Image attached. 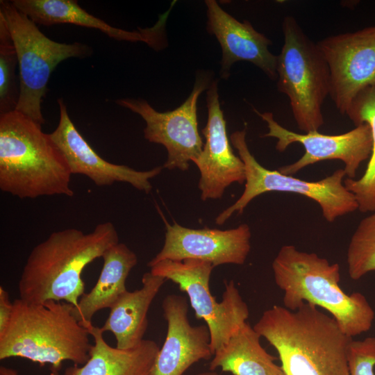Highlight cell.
Returning <instances> with one entry per match:
<instances>
[{
	"label": "cell",
	"instance_id": "obj_1",
	"mask_svg": "<svg viewBox=\"0 0 375 375\" xmlns=\"http://www.w3.org/2000/svg\"><path fill=\"white\" fill-rule=\"evenodd\" d=\"M253 328L276 349L285 375H349L353 338L317 306L304 302L291 310L274 305Z\"/></svg>",
	"mask_w": 375,
	"mask_h": 375
},
{
	"label": "cell",
	"instance_id": "obj_2",
	"mask_svg": "<svg viewBox=\"0 0 375 375\" xmlns=\"http://www.w3.org/2000/svg\"><path fill=\"white\" fill-rule=\"evenodd\" d=\"M118 242L110 222L88 233L74 228L51 233L27 258L18 282L19 299L32 303L65 301L76 308L85 294L84 268Z\"/></svg>",
	"mask_w": 375,
	"mask_h": 375
},
{
	"label": "cell",
	"instance_id": "obj_3",
	"mask_svg": "<svg viewBox=\"0 0 375 375\" xmlns=\"http://www.w3.org/2000/svg\"><path fill=\"white\" fill-rule=\"evenodd\" d=\"M65 157L42 126L17 110L0 115V189L19 199L73 197Z\"/></svg>",
	"mask_w": 375,
	"mask_h": 375
},
{
	"label": "cell",
	"instance_id": "obj_4",
	"mask_svg": "<svg viewBox=\"0 0 375 375\" xmlns=\"http://www.w3.org/2000/svg\"><path fill=\"white\" fill-rule=\"evenodd\" d=\"M272 267L275 283L284 292L286 308L295 310L304 302L321 307L351 338L372 328L374 309L362 293L348 294L342 290L338 263L287 244L280 249Z\"/></svg>",
	"mask_w": 375,
	"mask_h": 375
},
{
	"label": "cell",
	"instance_id": "obj_5",
	"mask_svg": "<svg viewBox=\"0 0 375 375\" xmlns=\"http://www.w3.org/2000/svg\"><path fill=\"white\" fill-rule=\"evenodd\" d=\"M12 316L0 335V360L27 359L59 370L65 361L83 365L90 358V334L74 317V306L49 300L32 303L16 299Z\"/></svg>",
	"mask_w": 375,
	"mask_h": 375
},
{
	"label": "cell",
	"instance_id": "obj_6",
	"mask_svg": "<svg viewBox=\"0 0 375 375\" xmlns=\"http://www.w3.org/2000/svg\"><path fill=\"white\" fill-rule=\"evenodd\" d=\"M284 43L277 56V88L287 95L298 128L318 131L324 123L322 106L330 94L328 65L317 43L303 31L294 17L282 23Z\"/></svg>",
	"mask_w": 375,
	"mask_h": 375
},
{
	"label": "cell",
	"instance_id": "obj_7",
	"mask_svg": "<svg viewBox=\"0 0 375 375\" xmlns=\"http://www.w3.org/2000/svg\"><path fill=\"white\" fill-rule=\"evenodd\" d=\"M0 17L11 35L18 60L19 94L15 110L42 126L45 120L41 104L50 75L62 60L89 56L92 49L80 42L60 43L49 39L11 1H0Z\"/></svg>",
	"mask_w": 375,
	"mask_h": 375
},
{
	"label": "cell",
	"instance_id": "obj_8",
	"mask_svg": "<svg viewBox=\"0 0 375 375\" xmlns=\"http://www.w3.org/2000/svg\"><path fill=\"white\" fill-rule=\"evenodd\" d=\"M246 128L233 132L230 136L245 167L244 190L240 198L221 212L215 218L218 225L224 224L235 212L241 214L256 197L267 192H290L303 195L317 202L324 219L328 222L358 209L354 194L344 185V169L317 181H308L286 175L278 170L262 166L251 153L246 142Z\"/></svg>",
	"mask_w": 375,
	"mask_h": 375
},
{
	"label": "cell",
	"instance_id": "obj_9",
	"mask_svg": "<svg viewBox=\"0 0 375 375\" xmlns=\"http://www.w3.org/2000/svg\"><path fill=\"white\" fill-rule=\"evenodd\" d=\"M214 266L197 259L163 260L150 267V272L177 284L185 292L197 319L208 327L214 353L225 345L249 316L248 305L243 300L233 280L225 282L222 299L217 302L210 289Z\"/></svg>",
	"mask_w": 375,
	"mask_h": 375
},
{
	"label": "cell",
	"instance_id": "obj_10",
	"mask_svg": "<svg viewBox=\"0 0 375 375\" xmlns=\"http://www.w3.org/2000/svg\"><path fill=\"white\" fill-rule=\"evenodd\" d=\"M210 80L208 74L199 73L188 99L179 107L165 112H158L142 99L117 100L116 103L144 120V137L147 140L166 148L167 159L163 168L186 171L190 162L201 154L204 144L198 131L197 104L199 95L209 88Z\"/></svg>",
	"mask_w": 375,
	"mask_h": 375
},
{
	"label": "cell",
	"instance_id": "obj_11",
	"mask_svg": "<svg viewBox=\"0 0 375 375\" xmlns=\"http://www.w3.org/2000/svg\"><path fill=\"white\" fill-rule=\"evenodd\" d=\"M253 110L267 124L268 132L262 137L277 140V151L283 152L293 143H299L304 148L305 152L299 159L278 168L283 174L293 175L320 161L340 160L344 164L346 176L354 179L361 163L370 157L372 137L370 127L367 124L356 126L353 129L339 135H326L318 131L298 133L279 124L272 112L262 113L256 109Z\"/></svg>",
	"mask_w": 375,
	"mask_h": 375
},
{
	"label": "cell",
	"instance_id": "obj_12",
	"mask_svg": "<svg viewBox=\"0 0 375 375\" xmlns=\"http://www.w3.org/2000/svg\"><path fill=\"white\" fill-rule=\"evenodd\" d=\"M329 68V96L346 115L357 94L375 85V24L317 42Z\"/></svg>",
	"mask_w": 375,
	"mask_h": 375
},
{
	"label": "cell",
	"instance_id": "obj_13",
	"mask_svg": "<svg viewBox=\"0 0 375 375\" xmlns=\"http://www.w3.org/2000/svg\"><path fill=\"white\" fill-rule=\"evenodd\" d=\"M165 223L164 244L147 264L148 267L163 260L197 259L207 261L215 267L226 264L243 265L251 250V233L248 224L220 230L194 229L174 222Z\"/></svg>",
	"mask_w": 375,
	"mask_h": 375
},
{
	"label": "cell",
	"instance_id": "obj_14",
	"mask_svg": "<svg viewBox=\"0 0 375 375\" xmlns=\"http://www.w3.org/2000/svg\"><path fill=\"white\" fill-rule=\"evenodd\" d=\"M217 80L206 91L208 119L201 130L206 142L199 156L192 162L200 172L198 188L203 201L221 199L234 183H245V167L231 147L226 123L221 109Z\"/></svg>",
	"mask_w": 375,
	"mask_h": 375
},
{
	"label": "cell",
	"instance_id": "obj_15",
	"mask_svg": "<svg viewBox=\"0 0 375 375\" xmlns=\"http://www.w3.org/2000/svg\"><path fill=\"white\" fill-rule=\"evenodd\" d=\"M59 122L49 133L51 139L66 158L72 174L88 177L99 186H109L116 182L127 183L138 190L149 193L150 180L158 176L162 166L138 171L124 165H117L101 158L83 138L72 122L62 99H58Z\"/></svg>",
	"mask_w": 375,
	"mask_h": 375
},
{
	"label": "cell",
	"instance_id": "obj_16",
	"mask_svg": "<svg viewBox=\"0 0 375 375\" xmlns=\"http://www.w3.org/2000/svg\"><path fill=\"white\" fill-rule=\"evenodd\" d=\"M162 308L167 331L151 375H183L193 364L212 358L208 327L206 324H190L187 299L179 294H168L162 300Z\"/></svg>",
	"mask_w": 375,
	"mask_h": 375
},
{
	"label": "cell",
	"instance_id": "obj_17",
	"mask_svg": "<svg viewBox=\"0 0 375 375\" xmlns=\"http://www.w3.org/2000/svg\"><path fill=\"white\" fill-rule=\"evenodd\" d=\"M207 7V31L215 36L222 51L219 75L226 79L232 65L248 61L260 68L270 79H277V56L268 49L272 44L251 24L239 22L224 11L215 0L205 1Z\"/></svg>",
	"mask_w": 375,
	"mask_h": 375
},
{
	"label": "cell",
	"instance_id": "obj_18",
	"mask_svg": "<svg viewBox=\"0 0 375 375\" xmlns=\"http://www.w3.org/2000/svg\"><path fill=\"white\" fill-rule=\"evenodd\" d=\"M12 4L36 24H71L98 29L117 40L142 42L156 51L167 45L165 26L173 6L151 27L128 31L113 27L88 13L74 0H13Z\"/></svg>",
	"mask_w": 375,
	"mask_h": 375
},
{
	"label": "cell",
	"instance_id": "obj_19",
	"mask_svg": "<svg viewBox=\"0 0 375 375\" xmlns=\"http://www.w3.org/2000/svg\"><path fill=\"white\" fill-rule=\"evenodd\" d=\"M94 339L90 358L83 365L67 367L64 375H151L160 348L155 341L144 340L137 347L121 349L110 346L100 327L81 324Z\"/></svg>",
	"mask_w": 375,
	"mask_h": 375
},
{
	"label": "cell",
	"instance_id": "obj_20",
	"mask_svg": "<svg viewBox=\"0 0 375 375\" xmlns=\"http://www.w3.org/2000/svg\"><path fill=\"white\" fill-rule=\"evenodd\" d=\"M166 281L162 276L146 272L140 289L126 291L111 306L109 315L100 328L103 333L109 331L114 335L116 347L132 349L144 340L149 309Z\"/></svg>",
	"mask_w": 375,
	"mask_h": 375
},
{
	"label": "cell",
	"instance_id": "obj_21",
	"mask_svg": "<svg viewBox=\"0 0 375 375\" xmlns=\"http://www.w3.org/2000/svg\"><path fill=\"white\" fill-rule=\"evenodd\" d=\"M103 267L93 288L80 298L72 312L81 324L91 323L94 314L110 308L126 290V282L138 263L137 255L124 243L118 242L108 249L101 257Z\"/></svg>",
	"mask_w": 375,
	"mask_h": 375
},
{
	"label": "cell",
	"instance_id": "obj_22",
	"mask_svg": "<svg viewBox=\"0 0 375 375\" xmlns=\"http://www.w3.org/2000/svg\"><path fill=\"white\" fill-rule=\"evenodd\" d=\"M260 338L253 327L245 322L214 353L209 370L220 368L233 375H269L267 363L276 358L262 347Z\"/></svg>",
	"mask_w": 375,
	"mask_h": 375
},
{
	"label": "cell",
	"instance_id": "obj_23",
	"mask_svg": "<svg viewBox=\"0 0 375 375\" xmlns=\"http://www.w3.org/2000/svg\"><path fill=\"white\" fill-rule=\"evenodd\" d=\"M346 115L356 126L361 124L369 126L372 149L363 175L356 180L347 178L344 185L354 194L360 212H375V85L360 92Z\"/></svg>",
	"mask_w": 375,
	"mask_h": 375
},
{
	"label": "cell",
	"instance_id": "obj_24",
	"mask_svg": "<svg viewBox=\"0 0 375 375\" xmlns=\"http://www.w3.org/2000/svg\"><path fill=\"white\" fill-rule=\"evenodd\" d=\"M347 262L349 276L354 281L375 272V212L363 218L353 233Z\"/></svg>",
	"mask_w": 375,
	"mask_h": 375
},
{
	"label": "cell",
	"instance_id": "obj_25",
	"mask_svg": "<svg viewBox=\"0 0 375 375\" xmlns=\"http://www.w3.org/2000/svg\"><path fill=\"white\" fill-rule=\"evenodd\" d=\"M18 60L6 24L0 17V115L15 110L19 94L15 74Z\"/></svg>",
	"mask_w": 375,
	"mask_h": 375
},
{
	"label": "cell",
	"instance_id": "obj_26",
	"mask_svg": "<svg viewBox=\"0 0 375 375\" xmlns=\"http://www.w3.org/2000/svg\"><path fill=\"white\" fill-rule=\"evenodd\" d=\"M349 375H374L375 337L352 340L348 352Z\"/></svg>",
	"mask_w": 375,
	"mask_h": 375
},
{
	"label": "cell",
	"instance_id": "obj_27",
	"mask_svg": "<svg viewBox=\"0 0 375 375\" xmlns=\"http://www.w3.org/2000/svg\"><path fill=\"white\" fill-rule=\"evenodd\" d=\"M13 310V303L10 301L9 294L2 287H0V335H1L9 324Z\"/></svg>",
	"mask_w": 375,
	"mask_h": 375
},
{
	"label": "cell",
	"instance_id": "obj_28",
	"mask_svg": "<svg viewBox=\"0 0 375 375\" xmlns=\"http://www.w3.org/2000/svg\"><path fill=\"white\" fill-rule=\"evenodd\" d=\"M0 375H19V373L15 369L7 367L5 366H1ZM47 375H60L59 370L51 369V372Z\"/></svg>",
	"mask_w": 375,
	"mask_h": 375
},
{
	"label": "cell",
	"instance_id": "obj_29",
	"mask_svg": "<svg viewBox=\"0 0 375 375\" xmlns=\"http://www.w3.org/2000/svg\"><path fill=\"white\" fill-rule=\"evenodd\" d=\"M267 372L269 375H285L281 367L276 365L274 361L267 363Z\"/></svg>",
	"mask_w": 375,
	"mask_h": 375
},
{
	"label": "cell",
	"instance_id": "obj_30",
	"mask_svg": "<svg viewBox=\"0 0 375 375\" xmlns=\"http://www.w3.org/2000/svg\"><path fill=\"white\" fill-rule=\"evenodd\" d=\"M194 375H219V374H217L215 371L209 370V371H207V372H200V373L194 374Z\"/></svg>",
	"mask_w": 375,
	"mask_h": 375
}]
</instances>
